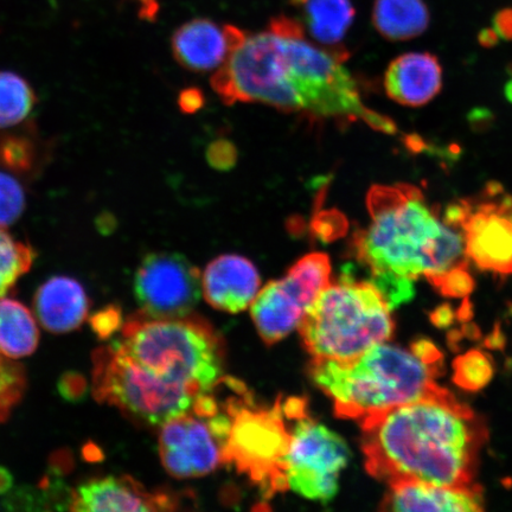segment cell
Returning <instances> with one entry per match:
<instances>
[{"mask_svg": "<svg viewBox=\"0 0 512 512\" xmlns=\"http://www.w3.org/2000/svg\"><path fill=\"white\" fill-rule=\"evenodd\" d=\"M223 370V342L207 320L139 312L117 341L94 351L93 395L140 424L162 426L213 392Z\"/></svg>", "mask_w": 512, "mask_h": 512, "instance_id": "cell-1", "label": "cell"}, {"mask_svg": "<svg viewBox=\"0 0 512 512\" xmlns=\"http://www.w3.org/2000/svg\"><path fill=\"white\" fill-rule=\"evenodd\" d=\"M343 57L305 40L296 21L278 18L267 31L242 38L211 86L227 105L259 102L313 119L362 120L394 133L392 121L362 104Z\"/></svg>", "mask_w": 512, "mask_h": 512, "instance_id": "cell-2", "label": "cell"}, {"mask_svg": "<svg viewBox=\"0 0 512 512\" xmlns=\"http://www.w3.org/2000/svg\"><path fill=\"white\" fill-rule=\"evenodd\" d=\"M371 476L389 485L418 480L471 485L485 428L470 408L443 388L360 422Z\"/></svg>", "mask_w": 512, "mask_h": 512, "instance_id": "cell-3", "label": "cell"}, {"mask_svg": "<svg viewBox=\"0 0 512 512\" xmlns=\"http://www.w3.org/2000/svg\"><path fill=\"white\" fill-rule=\"evenodd\" d=\"M367 203L371 221L355 235L354 249L370 275L431 280L465 264L464 235L439 219L419 189L375 185Z\"/></svg>", "mask_w": 512, "mask_h": 512, "instance_id": "cell-4", "label": "cell"}, {"mask_svg": "<svg viewBox=\"0 0 512 512\" xmlns=\"http://www.w3.org/2000/svg\"><path fill=\"white\" fill-rule=\"evenodd\" d=\"M437 370L386 342L349 363L311 361L310 366L313 382L334 401L336 415L358 422L434 393L440 388Z\"/></svg>", "mask_w": 512, "mask_h": 512, "instance_id": "cell-5", "label": "cell"}, {"mask_svg": "<svg viewBox=\"0 0 512 512\" xmlns=\"http://www.w3.org/2000/svg\"><path fill=\"white\" fill-rule=\"evenodd\" d=\"M298 329L312 361L349 363L389 341L395 324L380 291L348 274L319 294Z\"/></svg>", "mask_w": 512, "mask_h": 512, "instance_id": "cell-6", "label": "cell"}, {"mask_svg": "<svg viewBox=\"0 0 512 512\" xmlns=\"http://www.w3.org/2000/svg\"><path fill=\"white\" fill-rule=\"evenodd\" d=\"M227 390L222 401L230 415V428L223 464L247 476L265 498L286 491L292 422L285 401L260 407L245 384L233 379H227Z\"/></svg>", "mask_w": 512, "mask_h": 512, "instance_id": "cell-7", "label": "cell"}, {"mask_svg": "<svg viewBox=\"0 0 512 512\" xmlns=\"http://www.w3.org/2000/svg\"><path fill=\"white\" fill-rule=\"evenodd\" d=\"M159 456L164 469L176 478H197L223 464L230 415L216 388L190 409L160 426Z\"/></svg>", "mask_w": 512, "mask_h": 512, "instance_id": "cell-8", "label": "cell"}, {"mask_svg": "<svg viewBox=\"0 0 512 512\" xmlns=\"http://www.w3.org/2000/svg\"><path fill=\"white\" fill-rule=\"evenodd\" d=\"M285 406L292 422L288 489L312 501L328 503L337 495L339 476L351 456L349 447L341 435L312 418L304 399H287Z\"/></svg>", "mask_w": 512, "mask_h": 512, "instance_id": "cell-9", "label": "cell"}, {"mask_svg": "<svg viewBox=\"0 0 512 512\" xmlns=\"http://www.w3.org/2000/svg\"><path fill=\"white\" fill-rule=\"evenodd\" d=\"M330 284L328 254L311 253L297 261L284 278L262 288L252 304V318L262 341L272 345L290 335Z\"/></svg>", "mask_w": 512, "mask_h": 512, "instance_id": "cell-10", "label": "cell"}, {"mask_svg": "<svg viewBox=\"0 0 512 512\" xmlns=\"http://www.w3.org/2000/svg\"><path fill=\"white\" fill-rule=\"evenodd\" d=\"M140 312L155 318L190 315L203 294L202 275L185 256L159 252L146 256L134 277Z\"/></svg>", "mask_w": 512, "mask_h": 512, "instance_id": "cell-11", "label": "cell"}, {"mask_svg": "<svg viewBox=\"0 0 512 512\" xmlns=\"http://www.w3.org/2000/svg\"><path fill=\"white\" fill-rule=\"evenodd\" d=\"M181 498L171 491L149 490L130 476H108L86 480L69 495L72 511H174Z\"/></svg>", "mask_w": 512, "mask_h": 512, "instance_id": "cell-12", "label": "cell"}, {"mask_svg": "<svg viewBox=\"0 0 512 512\" xmlns=\"http://www.w3.org/2000/svg\"><path fill=\"white\" fill-rule=\"evenodd\" d=\"M462 229L466 256L479 268L512 273V200L471 209Z\"/></svg>", "mask_w": 512, "mask_h": 512, "instance_id": "cell-13", "label": "cell"}, {"mask_svg": "<svg viewBox=\"0 0 512 512\" xmlns=\"http://www.w3.org/2000/svg\"><path fill=\"white\" fill-rule=\"evenodd\" d=\"M246 32L230 25H219L210 19L197 18L182 25L171 46L175 59L195 72H208L223 66Z\"/></svg>", "mask_w": 512, "mask_h": 512, "instance_id": "cell-14", "label": "cell"}, {"mask_svg": "<svg viewBox=\"0 0 512 512\" xmlns=\"http://www.w3.org/2000/svg\"><path fill=\"white\" fill-rule=\"evenodd\" d=\"M260 288L255 266L240 255H222L211 261L202 275V291L215 309L239 313L253 304Z\"/></svg>", "mask_w": 512, "mask_h": 512, "instance_id": "cell-15", "label": "cell"}, {"mask_svg": "<svg viewBox=\"0 0 512 512\" xmlns=\"http://www.w3.org/2000/svg\"><path fill=\"white\" fill-rule=\"evenodd\" d=\"M387 511H453L473 512L483 510V498L475 486H444L402 480L390 484L382 503Z\"/></svg>", "mask_w": 512, "mask_h": 512, "instance_id": "cell-16", "label": "cell"}, {"mask_svg": "<svg viewBox=\"0 0 512 512\" xmlns=\"http://www.w3.org/2000/svg\"><path fill=\"white\" fill-rule=\"evenodd\" d=\"M443 70L428 53L401 55L389 64L384 88L390 99L403 106L426 105L440 92Z\"/></svg>", "mask_w": 512, "mask_h": 512, "instance_id": "cell-17", "label": "cell"}, {"mask_svg": "<svg viewBox=\"0 0 512 512\" xmlns=\"http://www.w3.org/2000/svg\"><path fill=\"white\" fill-rule=\"evenodd\" d=\"M89 306L85 288L69 277L50 278L34 298L36 317L51 334L78 330L88 317Z\"/></svg>", "mask_w": 512, "mask_h": 512, "instance_id": "cell-18", "label": "cell"}, {"mask_svg": "<svg viewBox=\"0 0 512 512\" xmlns=\"http://www.w3.org/2000/svg\"><path fill=\"white\" fill-rule=\"evenodd\" d=\"M431 14L425 0H375L373 24L389 41H408L430 27Z\"/></svg>", "mask_w": 512, "mask_h": 512, "instance_id": "cell-19", "label": "cell"}, {"mask_svg": "<svg viewBox=\"0 0 512 512\" xmlns=\"http://www.w3.org/2000/svg\"><path fill=\"white\" fill-rule=\"evenodd\" d=\"M304 12V21L312 38L326 47L343 40L355 19L351 0H294Z\"/></svg>", "mask_w": 512, "mask_h": 512, "instance_id": "cell-20", "label": "cell"}, {"mask_svg": "<svg viewBox=\"0 0 512 512\" xmlns=\"http://www.w3.org/2000/svg\"><path fill=\"white\" fill-rule=\"evenodd\" d=\"M38 343L40 331L28 307L0 298V354L18 360L34 354Z\"/></svg>", "mask_w": 512, "mask_h": 512, "instance_id": "cell-21", "label": "cell"}, {"mask_svg": "<svg viewBox=\"0 0 512 512\" xmlns=\"http://www.w3.org/2000/svg\"><path fill=\"white\" fill-rule=\"evenodd\" d=\"M36 95L27 80L11 72H0V130L15 126L28 117Z\"/></svg>", "mask_w": 512, "mask_h": 512, "instance_id": "cell-22", "label": "cell"}, {"mask_svg": "<svg viewBox=\"0 0 512 512\" xmlns=\"http://www.w3.org/2000/svg\"><path fill=\"white\" fill-rule=\"evenodd\" d=\"M35 256L34 249L27 243L15 240L0 227V298L5 297L30 271Z\"/></svg>", "mask_w": 512, "mask_h": 512, "instance_id": "cell-23", "label": "cell"}, {"mask_svg": "<svg viewBox=\"0 0 512 512\" xmlns=\"http://www.w3.org/2000/svg\"><path fill=\"white\" fill-rule=\"evenodd\" d=\"M494 377V366L490 358L479 350L460 355L453 363V381L458 387L478 392L488 386Z\"/></svg>", "mask_w": 512, "mask_h": 512, "instance_id": "cell-24", "label": "cell"}, {"mask_svg": "<svg viewBox=\"0 0 512 512\" xmlns=\"http://www.w3.org/2000/svg\"><path fill=\"white\" fill-rule=\"evenodd\" d=\"M27 389V375L22 364L0 354V424L10 418Z\"/></svg>", "mask_w": 512, "mask_h": 512, "instance_id": "cell-25", "label": "cell"}, {"mask_svg": "<svg viewBox=\"0 0 512 512\" xmlns=\"http://www.w3.org/2000/svg\"><path fill=\"white\" fill-rule=\"evenodd\" d=\"M37 150L28 137L10 136L0 137V165L17 174H29L35 168Z\"/></svg>", "mask_w": 512, "mask_h": 512, "instance_id": "cell-26", "label": "cell"}, {"mask_svg": "<svg viewBox=\"0 0 512 512\" xmlns=\"http://www.w3.org/2000/svg\"><path fill=\"white\" fill-rule=\"evenodd\" d=\"M25 209V195L16 178L0 172V227L14 224Z\"/></svg>", "mask_w": 512, "mask_h": 512, "instance_id": "cell-27", "label": "cell"}, {"mask_svg": "<svg viewBox=\"0 0 512 512\" xmlns=\"http://www.w3.org/2000/svg\"><path fill=\"white\" fill-rule=\"evenodd\" d=\"M370 283L380 291L390 309L409 302L414 297L413 279L393 273L371 275Z\"/></svg>", "mask_w": 512, "mask_h": 512, "instance_id": "cell-28", "label": "cell"}, {"mask_svg": "<svg viewBox=\"0 0 512 512\" xmlns=\"http://www.w3.org/2000/svg\"><path fill=\"white\" fill-rule=\"evenodd\" d=\"M430 281L448 298H465L475 288V280L466 270L465 264L453 267Z\"/></svg>", "mask_w": 512, "mask_h": 512, "instance_id": "cell-29", "label": "cell"}, {"mask_svg": "<svg viewBox=\"0 0 512 512\" xmlns=\"http://www.w3.org/2000/svg\"><path fill=\"white\" fill-rule=\"evenodd\" d=\"M89 325L96 336L101 341L111 338L115 332L123 328L124 317L120 307L117 305H108L104 309L95 312L89 318Z\"/></svg>", "mask_w": 512, "mask_h": 512, "instance_id": "cell-30", "label": "cell"}, {"mask_svg": "<svg viewBox=\"0 0 512 512\" xmlns=\"http://www.w3.org/2000/svg\"><path fill=\"white\" fill-rule=\"evenodd\" d=\"M208 162L216 170L227 171L232 169L238 160V151L227 140H217L209 146L207 152Z\"/></svg>", "mask_w": 512, "mask_h": 512, "instance_id": "cell-31", "label": "cell"}, {"mask_svg": "<svg viewBox=\"0 0 512 512\" xmlns=\"http://www.w3.org/2000/svg\"><path fill=\"white\" fill-rule=\"evenodd\" d=\"M87 383L78 373H66L59 382V392L68 401H78L85 396Z\"/></svg>", "mask_w": 512, "mask_h": 512, "instance_id": "cell-32", "label": "cell"}, {"mask_svg": "<svg viewBox=\"0 0 512 512\" xmlns=\"http://www.w3.org/2000/svg\"><path fill=\"white\" fill-rule=\"evenodd\" d=\"M411 351L422 362L432 364V366H437L441 358H443L437 347L432 342L426 341V339H420V341L415 342L412 345Z\"/></svg>", "mask_w": 512, "mask_h": 512, "instance_id": "cell-33", "label": "cell"}, {"mask_svg": "<svg viewBox=\"0 0 512 512\" xmlns=\"http://www.w3.org/2000/svg\"><path fill=\"white\" fill-rule=\"evenodd\" d=\"M204 104L203 94L196 88L185 89L179 96V106L185 113H195Z\"/></svg>", "mask_w": 512, "mask_h": 512, "instance_id": "cell-34", "label": "cell"}, {"mask_svg": "<svg viewBox=\"0 0 512 512\" xmlns=\"http://www.w3.org/2000/svg\"><path fill=\"white\" fill-rule=\"evenodd\" d=\"M494 30L499 38L504 40H512V9H502L497 12L494 17Z\"/></svg>", "mask_w": 512, "mask_h": 512, "instance_id": "cell-35", "label": "cell"}, {"mask_svg": "<svg viewBox=\"0 0 512 512\" xmlns=\"http://www.w3.org/2000/svg\"><path fill=\"white\" fill-rule=\"evenodd\" d=\"M454 319H456V313L448 305L438 307L431 315L432 323L438 328H447L454 322Z\"/></svg>", "mask_w": 512, "mask_h": 512, "instance_id": "cell-36", "label": "cell"}, {"mask_svg": "<svg viewBox=\"0 0 512 512\" xmlns=\"http://www.w3.org/2000/svg\"><path fill=\"white\" fill-rule=\"evenodd\" d=\"M498 35L494 28L484 29L480 31L478 40L484 47L496 46L498 42Z\"/></svg>", "mask_w": 512, "mask_h": 512, "instance_id": "cell-37", "label": "cell"}, {"mask_svg": "<svg viewBox=\"0 0 512 512\" xmlns=\"http://www.w3.org/2000/svg\"><path fill=\"white\" fill-rule=\"evenodd\" d=\"M12 486V476L11 473L4 469V467H0V494H6L11 489Z\"/></svg>", "mask_w": 512, "mask_h": 512, "instance_id": "cell-38", "label": "cell"}, {"mask_svg": "<svg viewBox=\"0 0 512 512\" xmlns=\"http://www.w3.org/2000/svg\"><path fill=\"white\" fill-rule=\"evenodd\" d=\"M505 96H507V99L512 104V80L508 82L507 87H505Z\"/></svg>", "mask_w": 512, "mask_h": 512, "instance_id": "cell-39", "label": "cell"}]
</instances>
